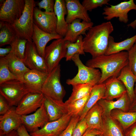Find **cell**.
I'll return each instance as SVG.
<instances>
[{"label":"cell","instance_id":"ee69618b","mask_svg":"<svg viewBox=\"0 0 136 136\" xmlns=\"http://www.w3.org/2000/svg\"><path fill=\"white\" fill-rule=\"evenodd\" d=\"M102 133L99 130L88 128L82 136H95Z\"/></svg>","mask_w":136,"mask_h":136},{"label":"cell","instance_id":"7402d4cb","mask_svg":"<svg viewBox=\"0 0 136 136\" xmlns=\"http://www.w3.org/2000/svg\"><path fill=\"white\" fill-rule=\"evenodd\" d=\"M54 12L57 18L56 32L57 33L63 38L67 31L68 24L66 21L65 16L67 14L65 0H55Z\"/></svg>","mask_w":136,"mask_h":136},{"label":"cell","instance_id":"f1b7e54d","mask_svg":"<svg viewBox=\"0 0 136 136\" xmlns=\"http://www.w3.org/2000/svg\"><path fill=\"white\" fill-rule=\"evenodd\" d=\"M136 42V34L118 42H115L114 38L110 36L109 39L108 48L105 55H109L124 51H128L132 47Z\"/></svg>","mask_w":136,"mask_h":136},{"label":"cell","instance_id":"d6a6232c","mask_svg":"<svg viewBox=\"0 0 136 136\" xmlns=\"http://www.w3.org/2000/svg\"><path fill=\"white\" fill-rule=\"evenodd\" d=\"M83 38L82 35L80 36L75 42L65 41V45L67 49L65 57L66 61L71 60L73 57L76 54L85 55L83 47Z\"/></svg>","mask_w":136,"mask_h":136},{"label":"cell","instance_id":"9c48e42d","mask_svg":"<svg viewBox=\"0 0 136 136\" xmlns=\"http://www.w3.org/2000/svg\"><path fill=\"white\" fill-rule=\"evenodd\" d=\"M136 10V4L133 0L124 1L115 5L106 6L103 9L102 14L104 19L110 20L114 18H118L119 21L125 23L128 21V14L131 10Z\"/></svg>","mask_w":136,"mask_h":136},{"label":"cell","instance_id":"6da1fadb","mask_svg":"<svg viewBox=\"0 0 136 136\" xmlns=\"http://www.w3.org/2000/svg\"><path fill=\"white\" fill-rule=\"evenodd\" d=\"M113 30V26L110 21L91 27L83 39L84 52L90 53L92 58L105 55L109 37Z\"/></svg>","mask_w":136,"mask_h":136},{"label":"cell","instance_id":"5bb4252c","mask_svg":"<svg viewBox=\"0 0 136 136\" xmlns=\"http://www.w3.org/2000/svg\"><path fill=\"white\" fill-rule=\"evenodd\" d=\"M34 23L41 29L51 34H57V18L54 12L43 11L35 7L33 13Z\"/></svg>","mask_w":136,"mask_h":136},{"label":"cell","instance_id":"30bf717a","mask_svg":"<svg viewBox=\"0 0 136 136\" xmlns=\"http://www.w3.org/2000/svg\"><path fill=\"white\" fill-rule=\"evenodd\" d=\"M21 120L22 124L30 133L35 132L39 128L43 127L50 122L44 102L41 106L34 113L21 115Z\"/></svg>","mask_w":136,"mask_h":136},{"label":"cell","instance_id":"cb8c5ba5","mask_svg":"<svg viewBox=\"0 0 136 136\" xmlns=\"http://www.w3.org/2000/svg\"><path fill=\"white\" fill-rule=\"evenodd\" d=\"M44 103L50 122L57 120L68 113L64 103H57L44 96Z\"/></svg>","mask_w":136,"mask_h":136},{"label":"cell","instance_id":"7a4b0ae2","mask_svg":"<svg viewBox=\"0 0 136 136\" xmlns=\"http://www.w3.org/2000/svg\"><path fill=\"white\" fill-rule=\"evenodd\" d=\"M127 51H122L109 55H103L88 60L87 66L98 68L101 76L98 84L104 82L112 77H118L122 69L128 64Z\"/></svg>","mask_w":136,"mask_h":136},{"label":"cell","instance_id":"603a6c76","mask_svg":"<svg viewBox=\"0 0 136 136\" xmlns=\"http://www.w3.org/2000/svg\"><path fill=\"white\" fill-rule=\"evenodd\" d=\"M100 131L102 136H125L121 126L110 115H103Z\"/></svg>","mask_w":136,"mask_h":136},{"label":"cell","instance_id":"e575fe53","mask_svg":"<svg viewBox=\"0 0 136 136\" xmlns=\"http://www.w3.org/2000/svg\"><path fill=\"white\" fill-rule=\"evenodd\" d=\"M90 94L66 105L68 113L72 117L79 115L84 108L89 97Z\"/></svg>","mask_w":136,"mask_h":136},{"label":"cell","instance_id":"836d02e7","mask_svg":"<svg viewBox=\"0 0 136 136\" xmlns=\"http://www.w3.org/2000/svg\"><path fill=\"white\" fill-rule=\"evenodd\" d=\"M27 41V40L17 36L10 45L11 48L10 53L23 61Z\"/></svg>","mask_w":136,"mask_h":136},{"label":"cell","instance_id":"ffe728a7","mask_svg":"<svg viewBox=\"0 0 136 136\" xmlns=\"http://www.w3.org/2000/svg\"><path fill=\"white\" fill-rule=\"evenodd\" d=\"M104 83L105 90L102 99L113 100L114 99L119 98L127 92L124 84L117 77L110 78Z\"/></svg>","mask_w":136,"mask_h":136},{"label":"cell","instance_id":"f6af8a7d","mask_svg":"<svg viewBox=\"0 0 136 136\" xmlns=\"http://www.w3.org/2000/svg\"><path fill=\"white\" fill-rule=\"evenodd\" d=\"M16 130L19 136H31L23 125H21Z\"/></svg>","mask_w":136,"mask_h":136},{"label":"cell","instance_id":"484cf974","mask_svg":"<svg viewBox=\"0 0 136 136\" xmlns=\"http://www.w3.org/2000/svg\"><path fill=\"white\" fill-rule=\"evenodd\" d=\"M105 90V85L104 82L97 84L93 86L86 105L79 115L80 120L84 118L89 110L99 100L103 98Z\"/></svg>","mask_w":136,"mask_h":136},{"label":"cell","instance_id":"7dc6e473","mask_svg":"<svg viewBox=\"0 0 136 136\" xmlns=\"http://www.w3.org/2000/svg\"><path fill=\"white\" fill-rule=\"evenodd\" d=\"M128 112H136V98L131 104Z\"/></svg>","mask_w":136,"mask_h":136},{"label":"cell","instance_id":"44dd1931","mask_svg":"<svg viewBox=\"0 0 136 136\" xmlns=\"http://www.w3.org/2000/svg\"><path fill=\"white\" fill-rule=\"evenodd\" d=\"M48 73L36 70H30L24 75V82L33 92H41L42 86Z\"/></svg>","mask_w":136,"mask_h":136},{"label":"cell","instance_id":"4316f807","mask_svg":"<svg viewBox=\"0 0 136 136\" xmlns=\"http://www.w3.org/2000/svg\"><path fill=\"white\" fill-rule=\"evenodd\" d=\"M117 78L124 85L131 103L136 98L134 88V83H136V77L127 65L121 70Z\"/></svg>","mask_w":136,"mask_h":136},{"label":"cell","instance_id":"ba28073f","mask_svg":"<svg viewBox=\"0 0 136 136\" xmlns=\"http://www.w3.org/2000/svg\"><path fill=\"white\" fill-rule=\"evenodd\" d=\"M25 4V0L5 1L1 6L0 21L13 24L22 15Z\"/></svg>","mask_w":136,"mask_h":136},{"label":"cell","instance_id":"f546056e","mask_svg":"<svg viewBox=\"0 0 136 136\" xmlns=\"http://www.w3.org/2000/svg\"><path fill=\"white\" fill-rule=\"evenodd\" d=\"M110 114L119 123L123 130L136 122V112H125L116 109L112 110Z\"/></svg>","mask_w":136,"mask_h":136},{"label":"cell","instance_id":"52a82bcc","mask_svg":"<svg viewBox=\"0 0 136 136\" xmlns=\"http://www.w3.org/2000/svg\"><path fill=\"white\" fill-rule=\"evenodd\" d=\"M65 42L63 38L56 39L46 47L44 58L48 73L59 64L62 58H65L67 49Z\"/></svg>","mask_w":136,"mask_h":136},{"label":"cell","instance_id":"816d5d0a","mask_svg":"<svg viewBox=\"0 0 136 136\" xmlns=\"http://www.w3.org/2000/svg\"><path fill=\"white\" fill-rule=\"evenodd\" d=\"M95 136H102V135L101 134L97 135H96Z\"/></svg>","mask_w":136,"mask_h":136},{"label":"cell","instance_id":"d6986e66","mask_svg":"<svg viewBox=\"0 0 136 136\" xmlns=\"http://www.w3.org/2000/svg\"><path fill=\"white\" fill-rule=\"evenodd\" d=\"M77 19L68 24V28L65 37L64 41L75 42L80 35H85L87 31L93 26L92 22H87Z\"/></svg>","mask_w":136,"mask_h":136},{"label":"cell","instance_id":"bcb514c9","mask_svg":"<svg viewBox=\"0 0 136 136\" xmlns=\"http://www.w3.org/2000/svg\"><path fill=\"white\" fill-rule=\"evenodd\" d=\"M11 48L10 46L5 48H0V57H4L6 56L10 53Z\"/></svg>","mask_w":136,"mask_h":136},{"label":"cell","instance_id":"d590c367","mask_svg":"<svg viewBox=\"0 0 136 136\" xmlns=\"http://www.w3.org/2000/svg\"><path fill=\"white\" fill-rule=\"evenodd\" d=\"M14 79H18L9 70L5 57H0V84L6 81Z\"/></svg>","mask_w":136,"mask_h":136},{"label":"cell","instance_id":"83f0119b","mask_svg":"<svg viewBox=\"0 0 136 136\" xmlns=\"http://www.w3.org/2000/svg\"><path fill=\"white\" fill-rule=\"evenodd\" d=\"M103 113V109L97 102L89 110L84 117L88 128L100 131Z\"/></svg>","mask_w":136,"mask_h":136},{"label":"cell","instance_id":"2e32d148","mask_svg":"<svg viewBox=\"0 0 136 136\" xmlns=\"http://www.w3.org/2000/svg\"><path fill=\"white\" fill-rule=\"evenodd\" d=\"M67 11L66 22L70 23L76 19L87 22L91 19L87 11L79 0H65Z\"/></svg>","mask_w":136,"mask_h":136},{"label":"cell","instance_id":"ac0fdd59","mask_svg":"<svg viewBox=\"0 0 136 136\" xmlns=\"http://www.w3.org/2000/svg\"><path fill=\"white\" fill-rule=\"evenodd\" d=\"M97 103L103 109V115H110L111 111L116 109L128 112L131 104L127 92L116 101L101 99Z\"/></svg>","mask_w":136,"mask_h":136},{"label":"cell","instance_id":"f35d334b","mask_svg":"<svg viewBox=\"0 0 136 136\" xmlns=\"http://www.w3.org/2000/svg\"><path fill=\"white\" fill-rule=\"evenodd\" d=\"M80 119L79 115L72 117L68 126L58 136H72L74 128Z\"/></svg>","mask_w":136,"mask_h":136},{"label":"cell","instance_id":"8d00e7d4","mask_svg":"<svg viewBox=\"0 0 136 136\" xmlns=\"http://www.w3.org/2000/svg\"><path fill=\"white\" fill-rule=\"evenodd\" d=\"M110 1L109 0H84L82 4L87 11L91 12L98 7L109 5Z\"/></svg>","mask_w":136,"mask_h":136},{"label":"cell","instance_id":"4fadbf2b","mask_svg":"<svg viewBox=\"0 0 136 136\" xmlns=\"http://www.w3.org/2000/svg\"><path fill=\"white\" fill-rule=\"evenodd\" d=\"M72 117L68 113L65 114L57 120L48 122L30 134L31 136H58L68 126Z\"/></svg>","mask_w":136,"mask_h":136},{"label":"cell","instance_id":"60d3db41","mask_svg":"<svg viewBox=\"0 0 136 136\" xmlns=\"http://www.w3.org/2000/svg\"><path fill=\"white\" fill-rule=\"evenodd\" d=\"M55 2L54 0H42L38 3L37 4L40 9H43L46 12H54Z\"/></svg>","mask_w":136,"mask_h":136},{"label":"cell","instance_id":"c3c4849f","mask_svg":"<svg viewBox=\"0 0 136 136\" xmlns=\"http://www.w3.org/2000/svg\"><path fill=\"white\" fill-rule=\"evenodd\" d=\"M0 136H19L16 130H13L8 133Z\"/></svg>","mask_w":136,"mask_h":136},{"label":"cell","instance_id":"7bdbcfd3","mask_svg":"<svg viewBox=\"0 0 136 136\" xmlns=\"http://www.w3.org/2000/svg\"><path fill=\"white\" fill-rule=\"evenodd\" d=\"M123 131L125 136H136V122Z\"/></svg>","mask_w":136,"mask_h":136},{"label":"cell","instance_id":"277c9868","mask_svg":"<svg viewBox=\"0 0 136 136\" xmlns=\"http://www.w3.org/2000/svg\"><path fill=\"white\" fill-rule=\"evenodd\" d=\"M24 11L20 18L11 24L17 36L32 41L33 26V13L35 3L34 0H25Z\"/></svg>","mask_w":136,"mask_h":136},{"label":"cell","instance_id":"e0dca14e","mask_svg":"<svg viewBox=\"0 0 136 136\" xmlns=\"http://www.w3.org/2000/svg\"><path fill=\"white\" fill-rule=\"evenodd\" d=\"M61 38H63L57 34L49 33L43 31L34 23L32 37V42L35 45L39 54L44 58L47 43L52 40Z\"/></svg>","mask_w":136,"mask_h":136},{"label":"cell","instance_id":"8fae6325","mask_svg":"<svg viewBox=\"0 0 136 136\" xmlns=\"http://www.w3.org/2000/svg\"><path fill=\"white\" fill-rule=\"evenodd\" d=\"M44 98V95L41 92H29L16 107V111L21 115H27L36 111L42 105Z\"/></svg>","mask_w":136,"mask_h":136},{"label":"cell","instance_id":"3957f363","mask_svg":"<svg viewBox=\"0 0 136 136\" xmlns=\"http://www.w3.org/2000/svg\"><path fill=\"white\" fill-rule=\"evenodd\" d=\"M60 65L59 64L49 73L42 86L41 92L46 97L58 104L64 103L66 92L60 81Z\"/></svg>","mask_w":136,"mask_h":136},{"label":"cell","instance_id":"9a60e30c","mask_svg":"<svg viewBox=\"0 0 136 136\" xmlns=\"http://www.w3.org/2000/svg\"><path fill=\"white\" fill-rule=\"evenodd\" d=\"M22 124L21 115L17 113L16 107H11L6 113L0 116V135L16 130Z\"/></svg>","mask_w":136,"mask_h":136},{"label":"cell","instance_id":"681fc988","mask_svg":"<svg viewBox=\"0 0 136 136\" xmlns=\"http://www.w3.org/2000/svg\"><path fill=\"white\" fill-rule=\"evenodd\" d=\"M128 27H131L133 29H135L136 27V19L127 25Z\"/></svg>","mask_w":136,"mask_h":136},{"label":"cell","instance_id":"8992f818","mask_svg":"<svg viewBox=\"0 0 136 136\" xmlns=\"http://www.w3.org/2000/svg\"><path fill=\"white\" fill-rule=\"evenodd\" d=\"M79 55V54H76L71 59L78 67V73L73 78L67 79L66 83L72 86L80 84H89L94 85L98 84L101 76V72L98 69L84 65Z\"/></svg>","mask_w":136,"mask_h":136},{"label":"cell","instance_id":"5b68a950","mask_svg":"<svg viewBox=\"0 0 136 136\" xmlns=\"http://www.w3.org/2000/svg\"><path fill=\"white\" fill-rule=\"evenodd\" d=\"M33 92L23 82L14 79L0 84V95L11 107H16L23 97L29 92Z\"/></svg>","mask_w":136,"mask_h":136},{"label":"cell","instance_id":"d4e9b609","mask_svg":"<svg viewBox=\"0 0 136 136\" xmlns=\"http://www.w3.org/2000/svg\"><path fill=\"white\" fill-rule=\"evenodd\" d=\"M10 72L19 80L24 82L25 74L30 70L23 61L10 53L4 57Z\"/></svg>","mask_w":136,"mask_h":136},{"label":"cell","instance_id":"b9f144b4","mask_svg":"<svg viewBox=\"0 0 136 136\" xmlns=\"http://www.w3.org/2000/svg\"><path fill=\"white\" fill-rule=\"evenodd\" d=\"M5 99L0 95V115H2L7 113L11 107Z\"/></svg>","mask_w":136,"mask_h":136},{"label":"cell","instance_id":"7c38bea8","mask_svg":"<svg viewBox=\"0 0 136 136\" xmlns=\"http://www.w3.org/2000/svg\"><path fill=\"white\" fill-rule=\"evenodd\" d=\"M23 62L30 70L48 73L44 58L39 54L32 41L26 43Z\"/></svg>","mask_w":136,"mask_h":136},{"label":"cell","instance_id":"1f68e13d","mask_svg":"<svg viewBox=\"0 0 136 136\" xmlns=\"http://www.w3.org/2000/svg\"><path fill=\"white\" fill-rule=\"evenodd\" d=\"M94 86L89 84H77L72 85L71 95L65 103L67 104L89 94Z\"/></svg>","mask_w":136,"mask_h":136},{"label":"cell","instance_id":"74e56055","mask_svg":"<svg viewBox=\"0 0 136 136\" xmlns=\"http://www.w3.org/2000/svg\"><path fill=\"white\" fill-rule=\"evenodd\" d=\"M127 52L128 60V65L130 70L136 77V42Z\"/></svg>","mask_w":136,"mask_h":136},{"label":"cell","instance_id":"4dcf8cb0","mask_svg":"<svg viewBox=\"0 0 136 136\" xmlns=\"http://www.w3.org/2000/svg\"><path fill=\"white\" fill-rule=\"evenodd\" d=\"M15 31L10 24L0 21V47L10 45L17 36Z\"/></svg>","mask_w":136,"mask_h":136},{"label":"cell","instance_id":"ab89813d","mask_svg":"<svg viewBox=\"0 0 136 136\" xmlns=\"http://www.w3.org/2000/svg\"><path fill=\"white\" fill-rule=\"evenodd\" d=\"M88 128L84 118L78 123L74 128L72 136H82Z\"/></svg>","mask_w":136,"mask_h":136},{"label":"cell","instance_id":"f907efd6","mask_svg":"<svg viewBox=\"0 0 136 136\" xmlns=\"http://www.w3.org/2000/svg\"><path fill=\"white\" fill-rule=\"evenodd\" d=\"M134 92L135 94L136 95V83L135 85V87L134 88Z\"/></svg>","mask_w":136,"mask_h":136}]
</instances>
